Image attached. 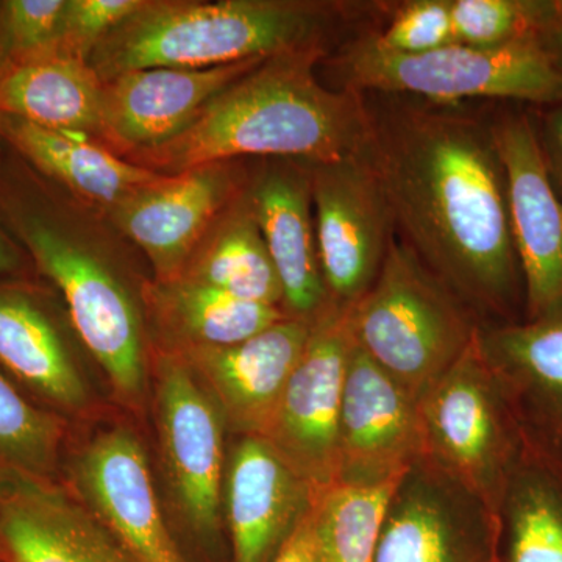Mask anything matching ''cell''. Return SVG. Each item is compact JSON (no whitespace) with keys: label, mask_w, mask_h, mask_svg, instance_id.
Returning <instances> with one entry per match:
<instances>
[{"label":"cell","mask_w":562,"mask_h":562,"mask_svg":"<svg viewBox=\"0 0 562 562\" xmlns=\"http://www.w3.org/2000/svg\"><path fill=\"white\" fill-rule=\"evenodd\" d=\"M0 369L52 413L76 412L87 402L55 303L31 277L0 280Z\"/></svg>","instance_id":"cell-16"},{"label":"cell","mask_w":562,"mask_h":562,"mask_svg":"<svg viewBox=\"0 0 562 562\" xmlns=\"http://www.w3.org/2000/svg\"><path fill=\"white\" fill-rule=\"evenodd\" d=\"M247 198L280 279L284 313L317 319L331 303L317 255L308 165L273 158Z\"/></svg>","instance_id":"cell-17"},{"label":"cell","mask_w":562,"mask_h":562,"mask_svg":"<svg viewBox=\"0 0 562 562\" xmlns=\"http://www.w3.org/2000/svg\"><path fill=\"white\" fill-rule=\"evenodd\" d=\"M254 58L216 68L128 70L105 81L102 135L121 149H154L190 127L216 95L258 68Z\"/></svg>","instance_id":"cell-14"},{"label":"cell","mask_w":562,"mask_h":562,"mask_svg":"<svg viewBox=\"0 0 562 562\" xmlns=\"http://www.w3.org/2000/svg\"><path fill=\"white\" fill-rule=\"evenodd\" d=\"M271 562H321L319 536H317L316 506H314V503Z\"/></svg>","instance_id":"cell-34"},{"label":"cell","mask_w":562,"mask_h":562,"mask_svg":"<svg viewBox=\"0 0 562 562\" xmlns=\"http://www.w3.org/2000/svg\"><path fill=\"white\" fill-rule=\"evenodd\" d=\"M312 325L286 316L235 346L187 347L184 357L210 384L233 427L247 436H262L301 360Z\"/></svg>","instance_id":"cell-18"},{"label":"cell","mask_w":562,"mask_h":562,"mask_svg":"<svg viewBox=\"0 0 562 562\" xmlns=\"http://www.w3.org/2000/svg\"><path fill=\"white\" fill-rule=\"evenodd\" d=\"M68 0H2L0 47L5 61L58 46Z\"/></svg>","instance_id":"cell-31"},{"label":"cell","mask_w":562,"mask_h":562,"mask_svg":"<svg viewBox=\"0 0 562 562\" xmlns=\"http://www.w3.org/2000/svg\"><path fill=\"white\" fill-rule=\"evenodd\" d=\"M355 346L419 402L468 350L479 325L412 247L392 239L369 291L349 308Z\"/></svg>","instance_id":"cell-4"},{"label":"cell","mask_w":562,"mask_h":562,"mask_svg":"<svg viewBox=\"0 0 562 562\" xmlns=\"http://www.w3.org/2000/svg\"><path fill=\"white\" fill-rule=\"evenodd\" d=\"M361 95L369 113L362 155L402 241L472 308L502 324L522 322V272L491 120L402 95Z\"/></svg>","instance_id":"cell-1"},{"label":"cell","mask_w":562,"mask_h":562,"mask_svg":"<svg viewBox=\"0 0 562 562\" xmlns=\"http://www.w3.org/2000/svg\"><path fill=\"white\" fill-rule=\"evenodd\" d=\"M316 495L271 443L261 436H246L233 450L228 468L233 561L271 562Z\"/></svg>","instance_id":"cell-20"},{"label":"cell","mask_w":562,"mask_h":562,"mask_svg":"<svg viewBox=\"0 0 562 562\" xmlns=\"http://www.w3.org/2000/svg\"><path fill=\"white\" fill-rule=\"evenodd\" d=\"M317 255L328 299L350 308L369 291L394 239V217L364 155L308 165Z\"/></svg>","instance_id":"cell-7"},{"label":"cell","mask_w":562,"mask_h":562,"mask_svg":"<svg viewBox=\"0 0 562 562\" xmlns=\"http://www.w3.org/2000/svg\"><path fill=\"white\" fill-rule=\"evenodd\" d=\"M35 271L27 251L0 221V280L31 277Z\"/></svg>","instance_id":"cell-35"},{"label":"cell","mask_w":562,"mask_h":562,"mask_svg":"<svg viewBox=\"0 0 562 562\" xmlns=\"http://www.w3.org/2000/svg\"><path fill=\"white\" fill-rule=\"evenodd\" d=\"M424 458L501 519L503 495L522 449V422L484 358L479 333L417 402Z\"/></svg>","instance_id":"cell-6"},{"label":"cell","mask_w":562,"mask_h":562,"mask_svg":"<svg viewBox=\"0 0 562 562\" xmlns=\"http://www.w3.org/2000/svg\"><path fill=\"white\" fill-rule=\"evenodd\" d=\"M361 3L302 0L146 2L103 36L88 63L103 83L149 68L203 69L327 47L342 21L360 16Z\"/></svg>","instance_id":"cell-3"},{"label":"cell","mask_w":562,"mask_h":562,"mask_svg":"<svg viewBox=\"0 0 562 562\" xmlns=\"http://www.w3.org/2000/svg\"><path fill=\"white\" fill-rule=\"evenodd\" d=\"M353 346L349 308L328 306L313 321L301 360L261 436L317 494L338 482L339 416Z\"/></svg>","instance_id":"cell-8"},{"label":"cell","mask_w":562,"mask_h":562,"mask_svg":"<svg viewBox=\"0 0 562 562\" xmlns=\"http://www.w3.org/2000/svg\"><path fill=\"white\" fill-rule=\"evenodd\" d=\"M65 425L0 369V472L57 483Z\"/></svg>","instance_id":"cell-27"},{"label":"cell","mask_w":562,"mask_h":562,"mask_svg":"<svg viewBox=\"0 0 562 562\" xmlns=\"http://www.w3.org/2000/svg\"><path fill=\"white\" fill-rule=\"evenodd\" d=\"M70 473L90 512L133 561L190 562L162 517L149 461L131 431L114 428L95 436Z\"/></svg>","instance_id":"cell-13"},{"label":"cell","mask_w":562,"mask_h":562,"mask_svg":"<svg viewBox=\"0 0 562 562\" xmlns=\"http://www.w3.org/2000/svg\"><path fill=\"white\" fill-rule=\"evenodd\" d=\"M157 401L162 458L177 505L198 538L213 542L221 520V413L179 358H162Z\"/></svg>","instance_id":"cell-12"},{"label":"cell","mask_w":562,"mask_h":562,"mask_svg":"<svg viewBox=\"0 0 562 562\" xmlns=\"http://www.w3.org/2000/svg\"><path fill=\"white\" fill-rule=\"evenodd\" d=\"M328 68L338 90L358 94L402 95L438 105L468 99L531 106L562 102V74L536 41L491 49L453 43L401 55L379 49L361 33L331 55Z\"/></svg>","instance_id":"cell-5"},{"label":"cell","mask_w":562,"mask_h":562,"mask_svg":"<svg viewBox=\"0 0 562 562\" xmlns=\"http://www.w3.org/2000/svg\"><path fill=\"white\" fill-rule=\"evenodd\" d=\"M158 312L187 347H231L288 316L280 306L243 301L187 279L161 281Z\"/></svg>","instance_id":"cell-26"},{"label":"cell","mask_w":562,"mask_h":562,"mask_svg":"<svg viewBox=\"0 0 562 562\" xmlns=\"http://www.w3.org/2000/svg\"><path fill=\"white\" fill-rule=\"evenodd\" d=\"M144 3V0H68L61 46L80 57L87 55L88 60L95 44Z\"/></svg>","instance_id":"cell-32"},{"label":"cell","mask_w":562,"mask_h":562,"mask_svg":"<svg viewBox=\"0 0 562 562\" xmlns=\"http://www.w3.org/2000/svg\"><path fill=\"white\" fill-rule=\"evenodd\" d=\"M105 83L87 58L58 44L5 61L0 74V114L54 131L102 132Z\"/></svg>","instance_id":"cell-21"},{"label":"cell","mask_w":562,"mask_h":562,"mask_svg":"<svg viewBox=\"0 0 562 562\" xmlns=\"http://www.w3.org/2000/svg\"><path fill=\"white\" fill-rule=\"evenodd\" d=\"M327 47L284 52L221 92L190 127L154 149L133 151L135 165L161 176L266 157L317 165L361 154L369 132L364 95L317 80Z\"/></svg>","instance_id":"cell-2"},{"label":"cell","mask_w":562,"mask_h":562,"mask_svg":"<svg viewBox=\"0 0 562 562\" xmlns=\"http://www.w3.org/2000/svg\"><path fill=\"white\" fill-rule=\"evenodd\" d=\"M522 428L501 509L505 562H562V447Z\"/></svg>","instance_id":"cell-24"},{"label":"cell","mask_w":562,"mask_h":562,"mask_svg":"<svg viewBox=\"0 0 562 562\" xmlns=\"http://www.w3.org/2000/svg\"><path fill=\"white\" fill-rule=\"evenodd\" d=\"M181 279L243 301L279 306L283 290L249 198L244 195L205 243ZM177 277V279H179Z\"/></svg>","instance_id":"cell-25"},{"label":"cell","mask_w":562,"mask_h":562,"mask_svg":"<svg viewBox=\"0 0 562 562\" xmlns=\"http://www.w3.org/2000/svg\"><path fill=\"white\" fill-rule=\"evenodd\" d=\"M3 65H5V57H3L2 47H0V74H2Z\"/></svg>","instance_id":"cell-37"},{"label":"cell","mask_w":562,"mask_h":562,"mask_svg":"<svg viewBox=\"0 0 562 562\" xmlns=\"http://www.w3.org/2000/svg\"><path fill=\"white\" fill-rule=\"evenodd\" d=\"M479 344L525 427L562 447V319L480 327Z\"/></svg>","instance_id":"cell-22"},{"label":"cell","mask_w":562,"mask_h":562,"mask_svg":"<svg viewBox=\"0 0 562 562\" xmlns=\"http://www.w3.org/2000/svg\"><path fill=\"white\" fill-rule=\"evenodd\" d=\"M536 44L562 74V0H550Z\"/></svg>","instance_id":"cell-36"},{"label":"cell","mask_w":562,"mask_h":562,"mask_svg":"<svg viewBox=\"0 0 562 562\" xmlns=\"http://www.w3.org/2000/svg\"><path fill=\"white\" fill-rule=\"evenodd\" d=\"M420 458L424 442L417 403L353 346L339 416L336 484L376 486L392 482Z\"/></svg>","instance_id":"cell-11"},{"label":"cell","mask_w":562,"mask_h":562,"mask_svg":"<svg viewBox=\"0 0 562 562\" xmlns=\"http://www.w3.org/2000/svg\"><path fill=\"white\" fill-rule=\"evenodd\" d=\"M391 11L386 27L366 32L379 49L417 55L457 43L450 0H409L397 3Z\"/></svg>","instance_id":"cell-30"},{"label":"cell","mask_w":562,"mask_h":562,"mask_svg":"<svg viewBox=\"0 0 562 562\" xmlns=\"http://www.w3.org/2000/svg\"><path fill=\"white\" fill-rule=\"evenodd\" d=\"M3 562H135L57 483L0 472Z\"/></svg>","instance_id":"cell-15"},{"label":"cell","mask_w":562,"mask_h":562,"mask_svg":"<svg viewBox=\"0 0 562 562\" xmlns=\"http://www.w3.org/2000/svg\"><path fill=\"white\" fill-rule=\"evenodd\" d=\"M401 479L376 486L335 484L317 494L321 562H373L384 512Z\"/></svg>","instance_id":"cell-28"},{"label":"cell","mask_w":562,"mask_h":562,"mask_svg":"<svg viewBox=\"0 0 562 562\" xmlns=\"http://www.w3.org/2000/svg\"><path fill=\"white\" fill-rule=\"evenodd\" d=\"M235 188L225 162L166 176L114 206L122 232L139 246L162 281L179 277Z\"/></svg>","instance_id":"cell-19"},{"label":"cell","mask_w":562,"mask_h":562,"mask_svg":"<svg viewBox=\"0 0 562 562\" xmlns=\"http://www.w3.org/2000/svg\"><path fill=\"white\" fill-rule=\"evenodd\" d=\"M0 562H3L2 550H0Z\"/></svg>","instance_id":"cell-38"},{"label":"cell","mask_w":562,"mask_h":562,"mask_svg":"<svg viewBox=\"0 0 562 562\" xmlns=\"http://www.w3.org/2000/svg\"><path fill=\"white\" fill-rule=\"evenodd\" d=\"M498 541L501 519L420 458L392 492L373 562H492Z\"/></svg>","instance_id":"cell-10"},{"label":"cell","mask_w":562,"mask_h":562,"mask_svg":"<svg viewBox=\"0 0 562 562\" xmlns=\"http://www.w3.org/2000/svg\"><path fill=\"white\" fill-rule=\"evenodd\" d=\"M0 140L44 179L103 205L116 206L133 192L166 177L121 160L90 143L83 133L54 131L2 114Z\"/></svg>","instance_id":"cell-23"},{"label":"cell","mask_w":562,"mask_h":562,"mask_svg":"<svg viewBox=\"0 0 562 562\" xmlns=\"http://www.w3.org/2000/svg\"><path fill=\"white\" fill-rule=\"evenodd\" d=\"M550 0H450L454 41L491 47L535 41Z\"/></svg>","instance_id":"cell-29"},{"label":"cell","mask_w":562,"mask_h":562,"mask_svg":"<svg viewBox=\"0 0 562 562\" xmlns=\"http://www.w3.org/2000/svg\"><path fill=\"white\" fill-rule=\"evenodd\" d=\"M530 111L547 172L562 201V102Z\"/></svg>","instance_id":"cell-33"},{"label":"cell","mask_w":562,"mask_h":562,"mask_svg":"<svg viewBox=\"0 0 562 562\" xmlns=\"http://www.w3.org/2000/svg\"><path fill=\"white\" fill-rule=\"evenodd\" d=\"M491 128L505 169L524 322L562 319V201L547 172L531 111H502Z\"/></svg>","instance_id":"cell-9"}]
</instances>
